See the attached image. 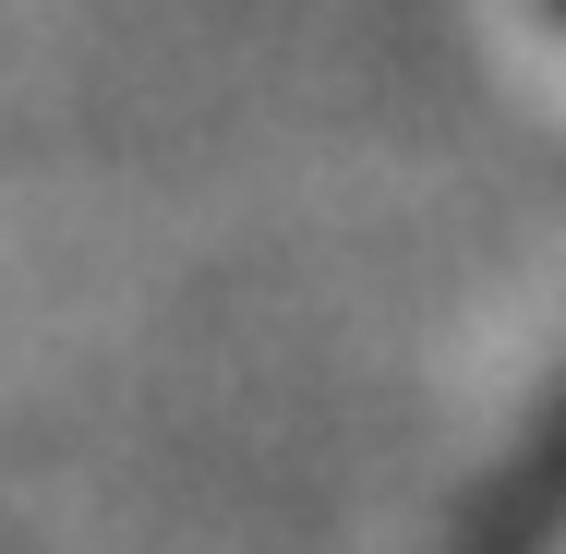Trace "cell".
<instances>
[{
  "label": "cell",
  "instance_id": "1",
  "mask_svg": "<svg viewBox=\"0 0 566 554\" xmlns=\"http://www.w3.org/2000/svg\"><path fill=\"white\" fill-rule=\"evenodd\" d=\"M555 24H566V0H555Z\"/></svg>",
  "mask_w": 566,
  "mask_h": 554
}]
</instances>
